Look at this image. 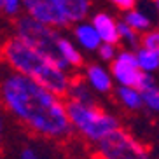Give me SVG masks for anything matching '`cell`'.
<instances>
[{
  "label": "cell",
  "mask_w": 159,
  "mask_h": 159,
  "mask_svg": "<svg viewBox=\"0 0 159 159\" xmlns=\"http://www.w3.org/2000/svg\"><path fill=\"white\" fill-rule=\"evenodd\" d=\"M0 105L26 129L46 140L61 142L74 133L63 96L32 77L9 70L0 79Z\"/></svg>",
  "instance_id": "1"
},
{
  "label": "cell",
  "mask_w": 159,
  "mask_h": 159,
  "mask_svg": "<svg viewBox=\"0 0 159 159\" xmlns=\"http://www.w3.org/2000/svg\"><path fill=\"white\" fill-rule=\"evenodd\" d=\"M0 60L4 61V65L9 70L32 77L39 84H42L44 88L60 96L66 94V89L72 80L70 70L16 35L2 42Z\"/></svg>",
  "instance_id": "2"
},
{
  "label": "cell",
  "mask_w": 159,
  "mask_h": 159,
  "mask_svg": "<svg viewBox=\"0 0 159 159\" xmlns=\"http://www.w3.org/2000/svg\"><path fill=\"white\" fill-rule=\"evenodd\" d=\"M65 102L66 116H68L74 133H77L80 138H84L89 143L94 145L112 129L119 128L117 117L100 108L96 103L75 102V100H65Z\"/></svg>",
  "instance_id": "3"
},
{
  "label": "cell",
  "mask_w": 159,
  "mask_h": 159,
  "mask_svg": "<svg viewBox=\"0 0 159 159\" xmlns=\"http://www.w3.org/2000/svg\"><path fill=\"white\" fill-rule=\"evenodd\" d=\"M14 35L19 37L21 40H25L26 44H30L32 47L39 49L40 52L47 54L49 58L56 60L61 66L68 68L60 60V56H58V52H56V42H58V37H60L58 28H52L49 25H44L40 21H37V19L30 18L28 14H25L21 18H18V21H16Z\"/></svg>",
  "instance_id": "4"
},
{
  "label": "cell",
  "mask_w": 159,
  "mask_h": 159,
  "mask_svg": "<svg viewBox=\"0 0 159 159\" xmlns=\"http://www.w3.org/2000/svg\"><path fill=\"white\" fill-rule=\"evenodd\" d=\"M96 156L103 159H143L149 157V147L122 129L121 126L112 129L100 142L94 143Z\"/></svg>",
  "instance_id": "5"
},
{
  "label": "cell",
  "mask_w": 159,
  "mask_h": 159,
  "mask_svg": "<svg viewBox=\"0 0 159 159\" xmlns=\"http://www.w3.org/2000/svg\"><path fill=\"white\" fill-rule=\"evenodd\" d=\"M110 74L117 86H138L142 74L140 66L136 63L133 49H119L112 61H110Z\"/></svg>",
  "instance_id": "6"
},
{
  "label": "cell",
  "mask_w": 159,
  "mask_h": 159,
  "mask_svg": "<svg viewBox=\"0 0 159 159\" xmlns=\"http://www.w3.org/2000/svg\"><path fill=\"white\" fill-rule=\"evenodd\" d=\"M23 11L30 18L49 25L52 28L61 30L70 26L56 0H23Z\"/></svg>",
  "instance_id": "7"
},
{
  "label": "cell",
  "mask_w": 159,
  "mask_h": 159,
  "mask_svg": "<svg viewBox=\"0 0 159 159\" xmlns=\"http://www.w3.org/2000/svg\"><path fill=\"white\" fill-rule=\"evenodd\" d=\"M82 77L89 84V88L98 94H108L114 89V84H116L110 70L105 68L103 65H100V63H89L84 68Z\"/></svg>",
  "instance_id": "8"
},
{
  "label": "cell",
  "mask_w": 159,
  "mask_h": 159,
  "mask_svg": "<svg viewBox=\"0 0 159 159\" xmlns=\"http://www.w3.org/2000/svg\"><path fill=\"white\" fill-rule=\"evenodd\" d=\"M89 21L98 32L102 42L119 44V21L114 16L108 12H94Z\"/></svg>",
  "instance_id": "9"
},
{
  "label": "cell",
  "mask_w": 159,
  "mask_h": 159,
  "mask_svg": "<svg viewBox=\"0 0 159 159\" xmlns=\"http://www.w3.org/2000/svg\"><path fill=\"white\" fill-rule=\"evenodd\" d=\"M74 40L75 44L86 52H96L98 46L102 44L98 32L94 30V26L91 25V21H79L74 26Z\"/></svg>",
  "instance_id": "10"
},
{
  "label": "cell",
  "mask_w": 159,
  "mask_h": 159,
  "mask_svg": "<svg viewBox=\"0 0 159 159\" xmlns=\"http://www.w3.org/2000/svg\"><path fill=\"white\" fill-rule=\"evenodd\" d=\"M56 52L60 60L65 63L68 68H80L84 65V56H82V49H80L75 40L68 37H63L60 35L58 37V42H56Z\"/></svg>",
  "instance_id": "11"
},
{
  "label": "cell",
  "mask_w": 159,
  "mask_h": 159,
  "mask_svg": "<svg viewBox=\"0 0 159 159\" xmlns=\"http://www.w3.org/2000/svg\"><path fill=\"white\" fill-rule=\"evenodd\" d=\"M60 5L63 16L66 18L68 25H75L79 21H84L89 16L91 2L89 0H56Z\"/></svg>",
  "instance_id": "12"
},
{
  "label": "cell",
  "mask_w": 159,
  "mask_h": 159,
  "mask_svg": "<svg viewBox=\"0 0 159 159\" xmlns=\"http://www.w3.org/2000/svg\"><path fill=\"white\" fill-rule=\"evenodd\" d=\"M116 96L122 107L131 112H138L143 108V98H142V91L135 86H117Z\"/></svg>",
  "instance_id": "13"
},
{
  "label": "cell",
  "mask_w": 159,
  "mask_h": 159,
  "mask_svg": "<svg viewBox=\"0 0 159 159\" xmlns=\"http://www.w3.org/2000/svg\"><path fill=\"white\" fill-rule=\"evenodd\" d=\"M93 89L89 88V84L84 80V77H72L70 86L66 89V98L75 100V102H86V103H94Z\"/></svg>",
  "instance_id": "14"
},
{
  "label": "cell",
  "mask_w": 159,
  "mask_h": 159,
  "mask_svg": "<svg viewBox=\"0 0 159 159\" xmlns=\"http://www.w3.org/2000/svg\"><path fill=\"white\" fill-rule=\"evenodd\" d=\"M133 51H135L136 63H138L142 72H145V74H156L159 70V54L156 51L142 46V44L138 47H135Z\"/></svg>",
  "instance_id": "15"
},
{
  "label": "cell",
  "mask_w": 159,
  "mask_h": 159,
  "mask_svg": "<svg viewBox=\"0 0 159 159\" xmlns=\"http://www.w3.org/2000/svg\"><path fill=\"white\" fill-rule=\"evenodd\" d=\"M122 21L126 25H129L131 28H135L136 32H140V33H143L149 28H152V18H150L143 9L136 7V5L131 7V9H128V11H124Z\"/></svg>",
  "instance_id": "16"
},
{
  "label": "cell",
  "mask_w": 159,
  "mask_h": 159,
  "mask_svg": "<svg viewBox=\"0 0 159 159\" xmlns=\"http://www.w3.org/2000/svg\"><path fill=\"white\" fill-rule=\"evenodd\" d=\"M140 39H142L140 32L131 28L124 21H119V42H122L128 49H135V47L140 46Z\"/></svg>",
  "instance_id": "17"
},
{
  "label": "cell",
  "mask_w": 159,
  "mask_h": 159,
  "mask_svg": "<svg viewBox=\"0 0 159 159\" xmlns=\"http://www.w3.org/2000/svg\"><path fill=\"white\" fill-rule=\"evenodd\" d=\"M142 98H143V108L159 116V84L157 82L142 89Z\"/></svg>",
  "instance_id": "18"
},
{
  "label": "cell",
  "mask_w": 159,
  "mask_h": 159,
  "mask_svg": "<svg viewBox=\"0 0 159 159\" xmlns=\"http://www.w3.org/2000/svg\"><path fill=\"white\" fill-rule=\"evenodd\" d=\"M140 44L145 47H149L152 51H156L159 54V28H149L147 32L142 33V39H140Z\"/></svg>",
  "instance_id": "19"
},
{
  "label": "cell",
  "mask_w": 159,
  "mask_h": 159,
  "mask_svg": "<svg viewBox=\"0 0 159 159\" xmlns=\"http://www.w3.org/2000/svg\"><path fill=\"white\" fill-rule=\"evenodd\" d=\"M117 51H119V49H117V44H112V42H102L98 46V49H96L100 60H102L103 63H110V61L116 58Z\"/></svg>",
  "instance_id": "20"
},
{
  "label": "cell",
  "mask_w": 159,
  "mask_h": 159,
  "mask_svg": "<svg viewBox=\"0 0 159 159\" xmlns=\"http://www.w3.org/2000/svg\"><path fill=\"white\" fill-rule=\"evenodd\" d=\"M23 11V0H2V12L5 16H18Z\"/></svg>",
  "instance_id": "21"
},
{
  "label": "cell",
  "mask_w": 159,
  "mask_h": 159,
  "mask_svg": "<svg viewBox=\"0 0 159 159\" xmlns=\"http://www.w3.org/2000/svg\"><path fill=\"white\" fill-rule=\"evenodd\" d=\"M108 2L121 11H128V9H131V7L136 5V0H108Z\"/></svg>",
  "instance_id": "22"
},
{
  "label": "cell",
  "mask_w": 159,
  "mask_h": 159,
  "mask_svg": "<svg viewBox=\"0 0 159 159\" xmlns=\"http://www.w3.org/2000/svg\"><path fill=\"white\" fill-rule=\"evenodd\" d=\"M19 157H21V159H37V157H40V154H39V152L33 149V147L26 145V147H23V149H21V152H19Z\"/></svg>",
  "instance_id": "23"
},
{
  "label": "cell",
  "mask_w": 159,
  "mask_h": 159,
  "mask_svg": "<svg viewBox=\"0 0 159 159\" xmlns=\"http://www.w3.org/2000/svg\"><path fill=\"white\" fill-rule=\"evenodd\" d=\"M2 131H4V119H2V114H0V135H2Z\"/></svg>",
  "instance_id": "24"
},
{
  "label": "cell",
  "mask_w": 159,
  "mask_h": 159,
  "mask_svg": "<svg viewBox=\"0 0 159 159\" xmlns=\"http://www.w3.org/2000/svg\"><path fill=\"white\" fill-rule=\"evenodd\" d=\"M156 12H157V18H159V0H156Z\"/></svg>",
  "instance_id": "25"
},
{
  "label": "cell",
  "mask_w": 159,
  "mask_h": 159,
  "mask_svg": "<svg viewBox=\"0 0 159 159\" xmlns=\"http://www.w3.org/2000/svg\"><path fill=\"white\" fill-rule=\"evenodd\" d=\"M0 12H2V0H0Z\"/></svg>",
  "instance_id": "26"
}]
</instances>
